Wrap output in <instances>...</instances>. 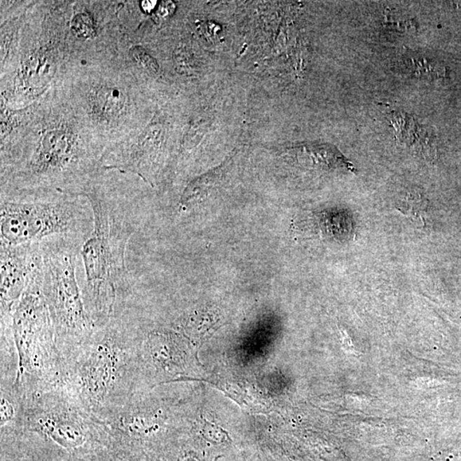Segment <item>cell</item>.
<instances>
[{
	"label": "cell",
	"mask_w": 461,
	"mask_h": 461,
	"mask_svg": "<svg viewBox=\"0 0 461 461\" xmlns=\"http://www.w3.org/2000/svg\"><path fill=\"white\" fill-rule=\"evenodd\" d=\"M83 244L69 238L42 242L41 288L62 362H67L96 330L85 308L76 277L77 256Z\"/></svg>",
	"instance_id": "4"
},
{
	"label": "cell",
	"mask_w": 461,
	"mask_h": 461,
	"mask_svg": "<svg viewBox=\"0 0 461 461\" xmlns=\"http://www.w3.org/2000/svg\"><path fill=\"white\" fill-rule=\"evenodd\" d=\"M72 29L77 36L82 38L92 36L93 25L91 18L87 14H78L73 19Z\"/></svg>",
	"instance_id": "11"
},
{
	"label": "cell",
	"mask_w": 461,
	"mask_h": 461,
	"mask_svg": "<svg viewBox=\"0 0 461 461\" xmlns=\"http://www.w3.org/2000/svg\"><path fill=\"white\" fill-rule=\"evenodd\" d=\"M132 57L135 60L142 64L148 71L156 73L158 70V62L142 48H135L132 50Z\"/></svg>",
	"instance_id": "12"
},
{
	"label": "cell",
	"mask_w": 461,
	"mask_h": 461,
	"mask_svg": "<svg viewBox=\"0 0 461 461\" xmlns=\"http://www.w3.org/2000/svg\"><path fill=\"white\" fill-rule=\"evenodd\" d=\"M0 425L1 432L22 431L25 394L15 381H0Z\"/></svg>",
	"instance_id": "9"
},
{
	"label": "cell",
	"mask_w": 461,
	"mask_h": 461,
	"mask_svg": "<svg viewBox=\"0 0 461 461\" xmlns=\"http://www.w3.org/2000/svg\"><path fill=\"white\" fill-rule=\"evenodd\" d=\"M62 383L104 423L142 392L139 333L132 319L123 314L97 327L64 362Z\"/></svg>",
	"instance_id": "1"
},
{
	"label": "cell",
	"mask_w": 461,
	"mask_h": 461,
	"mask_svg": "<svg viewBox=\"0 0 461 461\" xmlns=\"http://www.w3.org/2000/svg\"><path fill=\"white\" fill-rule=\"evenodd\" d=\"M183 461H197V460H195L193 458H186V459L184 460Z\"/></svg>",
	"instance_id": "16"
},
{
	"label": "cell",
	"mask_w": 461,
	"mask_h": 461,
	"mask_svg": "<svg viewBox=\"0 0 461 461\" xmlns=\"http://www.w3.org/2000/svg\"><path fill=\"white\" fill-rule=\"evenodd\" d=\"M405 62L406 67L409 72L432 78H443L446 75V69L436 62H432L422 57H409Z\"/></svg>",
	"instance_id": "10"
},
{
	"label": "cell",
	"mask_w": 461,
	"mask_h": 461,
	"mask_svg": "<svg viewBox=\"0 0 461 461\" xmlns=\"http://www.w3.org/2000/svg\"><path fill=\"white\" fill-rule=\"evenodd\" d=\"M93 214L81 196L60 193L1 191V244H41L62 238L84 244L91 235Z\"/></svg>",
	"instance_id": "3"
},
{
	"label": "cell",
	"mask_w": 461,
	"mask_h": 461,
	"mask_svg": "<svg viewBox=\"0 0 461 461\" xmlns=\"http://www.w3.org/2000/svg\"><path fill=\"white\" fill-rule=\"evenodd\" d=\"M96 461H135L131 455L121 452H113L109 455H104Z\"/></svg>",
	"instance_id": "13"
},
{
	"label": "cell",
	"mask_w": 461,
	"mask_h": 461,
	"mask_svg": "<svg viewBox=\"0 0 461 461\" xmlns=\"http://www.w3.org/2000/svg\"><path fill=\"white\" fill-rule=\"evenodd\" d=\"M156 1H143L142 2V8L144 11H148V13H150L152 10L154 9L156 5Z\"/></svg>",
	"instance_id": "15"
},
{
	"label": "cell",
	"mask_w": 461,
	"mask_h": 461,
	"mask_svg": "<svg viewBox=\"0 0 461 461\" xmlns=\"http://www.w3.org/2000/svg\"><path fill=\"white\" fill-rule=\"evenodd\" d=\"M174 9V6L173 2H163L159 7L158 14L160 18H165L173 13Z\"/></svg>",
	"instance_id": "14"
},
{
	"label": "cell",
	"mask_w": 461,
	"mask_h": 461,
	"mask_svg": "<svg viewBox=\"0 0 461 461\" xmlns=\"http://www.w3.org/2000/svg\"><path fill=\"white\" fill-rule=\"evenodd\" d=\"M0 316H11L27 285L41 268V244L7 245L0 248Z\"/></svg>",
	"instance_id": "7"
},
{
	"label": "cell",
	"mask_w": 461,
	"mask_h": 461,
	"mask_svg": "<svg viewBox=\"0 0 461 461\" xmlns=\"http://www.w3.org/2000/svg\"><path fill=\"white\" fill-rule=\"evenodd\" d=\"M11 328L18 355L15 382L33 389L62 382L64 362L42 292L41 265L14 308Z\"/></svg>",
	"instance_id": "5"
},
{
	"label": "cell",
	"mask_w": 461,
	"mask_h": 461,
	"mask_svg": "<svg viewBox=\"0 0 461 461\" xmlns=\"http://www.w3.org/2000/svg\"><path fill=\"white\" fill-rule=\"evenodd\" d=\"M20 386L25 394V431L72 452L111 440L106 424L90 413L64 383L35 389Z\"/></svg>",
	"instance_id": "6"
},
{
	"label": "cell",
	"mask_w": 461,
	"mask_h": 461,
	"mask_svg": "<svg viewBox=\"0 0 461 461\" xmlns=\"http://www.w3.org/2000/svg\"><path fill=\"white\" fill-rule=\"evenodd\" d=\"M88 92L89 114L97 123L112 128L121 117L127 114L129 96L126 90L116 85L101 83Z\"/></svg>",
	"instance_id": "8"
},
{
	"label": "cell",
	"mask_w": 461,
	"mask_h": 461,
	"mask_svg": "<svg viewBox=\"0 0 461 461\" xmlns=\"http://www.w3.org/2000/svg\"><path fill=\"white\" fill-rule=\"evenodd\" d=\"M83 197L92 210L93 228L81 249L85 273L82 294L90 318L99 327L122 314L134 294L126 252L135 223L127 209L99 186L92 184Z\"/></svg>",
	"instance_id": "2"
}]
</instances>
